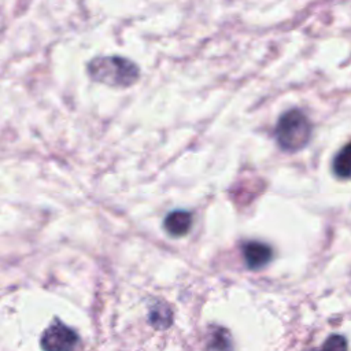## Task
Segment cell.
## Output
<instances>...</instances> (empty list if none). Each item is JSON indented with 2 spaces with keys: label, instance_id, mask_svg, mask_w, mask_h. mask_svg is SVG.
Segmentation results:
<instances>
[{
  "label": "cell",
  "instance_id": "6da1fadb",
  "mask_svg": "<svg viewBox=\"0 0 351 351\" xmlns=\"http://www.w3.org/2000/svg\"><path fill=\"white\" fill-rule=\"evenodd\" d=\"M89 77L112 88L132 86L140 77V70L132 60L121 56H97L88 63Z\"/></svg>",
  "mask_w": 351,
  "mask_h": 351
},
{
  "label": "cell",
  "instance_id": "7a4b0ae2",
  "mask_svg": "<svg viewBox=\"0 0 351 351\" xmlns=\"http://www.w3.org/2000/svg\"><path fill=\"white\" fill-rule=\"evenodd\" d=\"M311 130V122L307 115L298 108H292L278 118L274 134L284 151L296 152L307 145Z\"/></svg>",
  "mask_w": 351,
  "mask_h": 351
},
{
  "label": "cell",
  "instance_id": "3957f363",
  "mask_svg": "<svg viewBox=\"0 0 351 351\" xmlns=\"http://www.w3.org/2000/svg\"><path fill=\"white\" fill-rule=\"evenodd\" d=\"M77 343V333L60 322H53L41 337L44 351H73Z\"/></svg>",
  "mask_w": 351,
  "mask_h": 351
},
{
  "label": "cell",
  "instance_id": "277c9868",
  "mask_svg": "<svg viewBox=\"0 0 351 351\" xmlns=\"http://www.w3.org/2000/svg\"><path fill=\"white\" fill-rule=\"evenodd\" d=\"M244 262L250 269H261L273 258V250L262 241H247L243 245Z\"/></svg>",
  "mask_w": 351,
  "mask_h": 351
},
{
  "label": "cell",
  "instance_id": "5b68a950",
  "mask_svg": "<svg viewBox=\"0 0 351 351\" xmlns=\"http://www.w3.org/2000/svg\"><path fill=\"white\" fill-rule=\"evenodd\" d=\"M192 226V214L184 210H176L165 218V229L171 236H184Z\"/></svg>",
  "mask_w": 351,
  "mask_h": 351
},
{
  "label": "cell",
  "instance_id": "8992f818",
  "mask_svg": "<svg viewBox=\"0 0 351 351\" xmlns=\"http://www.w3.org/2000/svg\"><path fill=\"white\" fill-rule=\"evenodd\" d=\"M333 171L340 178L351 177V143L346 144L333 159Z\"/></svg>",
  "mask_w": 351,
  "mask_h": 351
},
{
  "label": "cell",
  "instance_id": "52a82bcc",
  "mask_svg": "<svg viewBox=\"0 0 351 351\" xmlns=\"http://www.w3.org/2000/svg\"><path fill=\"white\" fill-rule=\"evenodd\" d=\"M321 351H348L347 341L340 335H332L325 340V343L321 347Z\"/></svg>",
  "mask_w": 351,
  "mask_h": 351
}]
</instances>
